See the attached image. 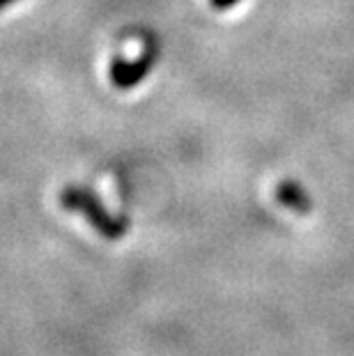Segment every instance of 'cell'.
<instances>
[{"mask_svg":"<svg viewBox=\"0 0 354 356\" xmlns=\"http://www.w3.org/2000/svg\"><path fill=\"white\" fill-rule=\"evenodd\" d=\"M60 204L70 211L83 214L86 221L106 239H120L129 230V221H127V218L113 216L102 204V200L83 186H65L63 193H60Z\"/></svg>","mask_w":354,"mask_h":356,"instance_id":"6da1fadb","label":"cell"},{"mask_svg":"<svg viewBox=\"0 0 354 356\" xmlns=\"http://www.w3.org/2000/svg\"><path fill=\"white\" fill-rule=\"evenodd\" d=\"M156 60V47H150L140 58L136 60H124V58H113L111 63V83L118 90H131L152 72Z\"/></svg>","mask_w":354,"mask_h":356,"instance_id":"7a4b0ae2","label":"cell"},{"mask_svg":"<svg viewBox=\"0 0 354 356\" xmlns=\"http://www.w3.org/2000/svg\"><path fill=\"white\" fill-rule=\"evenodd\" d=\"M276 200L283 204L285 209H292L299 216H308L313 211V200L311 195L306 193V188L297 184L292 179H283L281 184L276 186Z\"/></svg>","mask_w":354,"mask_h":356,"instance_id":"3957f363","label":"cell"},{"mask_svg":"<svg viewBox=\"0 0 354 356\" xmlns=\"http://www.w3.org/2000/svg\"><path fill=\"white\" fill-rule=\"evenodd\" d=\"M237 3H242V0H209V5H212L214 10H218V12L230 10V7H235Z\"/></svg>","mask_w":354,"mask_h":356,"instance_id":"277c9868","label":"cell"},{"mask_svg":"<svg viewBox=\"0 0 354 356\" xmlns=\"http://www.w3.org/2000/svg\"><path fill=\"white\" fill-rule=\"evenodd\" d=\"M14 3H19V0H0V12L5 10V7H10V5H14Z\"/></svg>","mask_w":354,"mask_h":356,"instance_id":"5b68a950","label":"cell"}]
</instances>
